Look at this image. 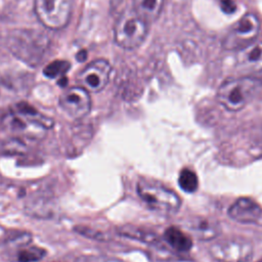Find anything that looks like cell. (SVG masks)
I'll return each instance as SVG.
<instances>
[{
  "mask_svg": "<svg viewBox=\"0 0 262 262\" xmlns=\"http://www.w3.org/2000/svg\"><path fill=\"white\" fill-rule=\"evenodd\" d=\"M262 80L255 77H241L227 80L220 85L216 98L229 112H238L249 104L261 91Z\"/></svg>",
  "mask_w": 262,
  "mask_h": 262,
  "instance_id": "6da1fadb",
  "label": "cell"
},
{
  "mask_svg": "<svg viewBox=\"0 0 262 262\" xmlns=\"http://www.w3.org/2000/svg\"><path fill=\"white\" fill-rule=\"evenodd\" d=\"M136 190L142 203L149 210L162 216H174L180 210V196L174 190L154 179L141 178L137 182Z\"/></svg>",
  "mask_w": 262,
  "mask_h": 262,
  "instance_id": "7a4b0ae2",
  "label": "cell"
},
{
  "mask_svg": "<svg viewBox=\"0 0 262 262\" xmlns=\"http://www.w3.org/2000/svg\"><path fill=\"white\" fill-rule=\"evenodd\" d=\"M147 34V24L133 10H126L114 28L116 43L124 49H135L142 44Z\"/></svg>",
  "mask_w": 262,
  "mask_h": 262,
  "instance_id": "3957f363",
  "label": "cell"
},
{
  "mask_svg": "<svg viewBox=\"0 0 262 262\" xmlns=\"http://www.w3.org/2000/svg\"><path fill=\"white\" fill-rule=\"evenodd\" d=\"M208 251L216 262H251L254 256L252 242L241 236L217 239L210 244Z\"/></svg>",
  "mask_w": 262,
  "mask_h": 262,
  "instance_id": "277c9868",
  "label": "cell"
},
{
  "mask_svg": "<svg viewBox=\"0 0 262 262\" xmlns=\"http://www.w3.org/2000/svg\"><path fill=\"white\" fill-rule=\"evenodd\" d=\"M34 7L42 25L52 30L63 28L71 17V0H35Z\"/></svg>",
  "mask_w": 262,
  "mask_h": 262,
  "instance_id": "5b68a950",
  "label": "cell"
},
{
  "mask_svg": "<svg viewBox=\"0 0 262 262\" xmlns=\"http://www.w3.org/2000/svg\"><path fill=\"white\" fill-rule=\"evenodd\" d=\"M260 31L259 18L254 13L245 14L228 32L223 46L227 50H239L253 43Z\"/></svg>",
  "mask_w": 262,
  "mask_h": 262,
  "instance_id": "8992f818",
  "label": "cell"
},
{
  "mask_svg": "<svg viewBox=\"0 0 262 262\" xmlns=\"http://www.w3.org/2000/svg\"><path fill=\"white\" fill-rule=\"evenodd\" d=\"M111 72L112 67L106 60L96 59L79 74L78 81L88 92H99L108 83Z\"/></svg>",
  "mask_w": 262,
  "mask_h": 262,
  "instance_id": "52a82bcc",
  "label": "cell"
},
{
  "mask_svg": "<svg viewBox=\"0 0 262 262\" xmlns=\"http://www.w3.org/2000/svg\"><path fill=\"white\" fill-rule=\"evenodd\" d=\"M59 105L73 119H82L91 110V98L83 87H71L60 95Z\"/></svg>",
  "mask_w": 262,
  "mask_h": 262,
  "instance_id": "ba28073f",
  "label": "cell"
},
{
  "mask_svg": "<svg viewBox=\"0 0 262 262\" xmlns=\"http://www.w3.org/2000/svg\"><path fill=\"white\" fill-rule=\"evenodd\" d=\"M2 125L15 135L32 139H41L46 133V129L44 127L16 112L6 114L2 119Z\"/></svg>",
  "mask_w": 262,
  "mask_h": 262,
  "instance_id": "9c48e42d",
  "label": "cell"
},
{
  "mask_svg": "<svg viewBox=\"0 0 262 262\" xmlns=\"http://www.w3.org/2000/svg\"><path fill=\"white\" fill-rule=\"evenodd\" d=\"M230 219L243 224L257 223L262 217V207L253 199L238 198L228 209Z\"/></svg>",
  "mask_w": 262,
  "mask_h": 262,
  "instance_id": "30bf717a",
  "label": "cell"
},
{
  "mask_svg": "<svg viewBox=\"0 0 262 262\" xmlns=\"http://www.w3.org/2000/svg\"><path fill=\"white\" fill-rule=\"evenodd\" d=\"M236 63L241 70L256 72L262 70V42L254 41L237 50Z\"/></svg>",
  "mask_w": 262,
  "mask_h": 262,
  "instance_id": "8fae6325",
  "label": "cell"
},
{
  "mask_svg": "<svg viewBox=\"0 0 262 262\" xmlns=\"http://www.w3.org/2000/svg\"><path fill=\"white\" fill-rule=\"evenodd\" d=\"M187 227L198 239L202 241H213L218 236L220 232V226L218 222L211 218H193L188 222Z\"/></svg>",
  "mask_w": 262,
  "mask_h": 262,
  "instance_id": "7c38bea8",
  "label": "cell"
},
{
  "mask_svg": "<svg viewBox=\"0 0 262 262\" xmlns=\"http://www.w3.org/2000/svg\"><path fill=\"white\" fill-rule=\"evenodd\" d=\"M118 233L122 236L139 241L141 243L150 245V246H162L161 238L152 231H149L145 228L132 226V225H124L118 228Z\"/></svg>",
  "mask_w": 262,
  "mask_h": 262,
  "instance_id": "4fadbf2b",
  "label": "cell"
},
{
  "mask_svg": "<svg viewBox=\"0 0 262 262\" xmlns=\"http://www.w3.org/2000/svg\"><path fill=\"white\" fill-rule=\"evenodd\" d=\"M164 0H134V11L146 23L155 21L163 7Z\"/></svg>",
  "mask_w": 262,
  "mask_h": 262,
  "instance_id": "5bb4252c",
  "label": "cell"
},
{
  "mask_svg": "<svg viewBox=\"0 0 262 262\" xmlns=\"http://www.w3.org/2000/svg\"><path fill=\"white\" fill-rule=\"evenodd\" d=\"M164 241L178 252H187L192 247L191 238L175 226L168 227L164 232Z\"/></svg>",
  "mask_w": 262,
  "mask_h": 262,
  "instance_id": "9a60e30c",
  "label": "cell"
},
{
  "mask_svg": "<svg viewBox=\"0 0 262 262\" xmlns=\"http://www.w3.org/2000/svg\"><path fill=\"white\" fill-rule=\"evenodd\" d=\"M14 112L20 114L21 116L28 118L29 120H31L33 122H36L37 124L44 127L46 130L52 128V126H53V121L50 118L39 113L36 108H34L32 105L28 104L27 102H20V103L16 104Z\"/></svg>",
  "mask_w": 262,
  "mask_h": 262,
  "instance_id": "2e32d148",
  "label": "cell"
},
{
  "mask_svg": "<svg viewBox=\"0 0 262 262\" xmlns=\"http://www.w3.org/2000/svg\"><path fill=\"white\" fill-rule=\"evenodd\" d=\"M28 150L27 144L17 137H8L0 139V155L19 156Z\"/></svg>",
  "mask_w": 262,
  "mask_h": 262,
  "instance_id": "e0dca14e",
  "label": "cell"
},
{
  "mask_svg": "<svg viewBox=\"0 0 262 262\" xmlns=\"http://www.w3.org/2000/svg\"><path fill=\"white\" fill-rule=\"evenodd\" d=\"M178 184L183 191L192 193L196 191L199 187V179L194 171L188 168H183L178 176Z\"/></svg>",
  "mask_w": 262,
  "mask_h": 262,
  "instance_id": "ac0fdd59",
  "label": "cell"
},
{
  "mask_svg": "<svg viewBox=\"0 0 262 262\" xmlns=\"http://www.w3.org/2000/svg\"><path fill=\"white\" fill-rule=\"evenodd\" d=\"M46 255V251L39 247H27L25 246L17 254L18 262H37L43 259Z\"/></svg>",
  "mask_w": 262,
  "mask_h": 262,
  "instance_id": "d6986e66",
  "label": "cell"
},
{
  "mask_svg": "<svg viewBox=\"0 0 262 262\" xmlns=\"http://www.w3.org/2000/svg\"><path fill=\"white\" fill-rule=\"evenodd\" d=\"M70 69V63L64 60H55L49 63L44 69V75L49 78H55L59 75H63Z\"/></svg>",
  "mask_w": 262,
  "mask_h": 262,
  "instance_id": "ffe728a7",
  "label": "cell"
},
{
  "mask_svg": "<svg viewBox=\"0 0 262 262\" xmlns=\"http://www.w3.org/2000/svg\"><path fill=\"white\" fill-rule=\"evenodd\" d=\"M219 5L222 11L227 14H231L236 10V5L233 0H219Z\"/></svg>",
  "mask_w": 262,
  "mask_h": 262,
  "instance_id": "44dd1931",
  "label": "cell"
},
{
  "mask_svg": "<svg viewBox=\"0 0 262 262\" xmlns=\"http://www.w3.org/2000/svg\"><path fill=\"white\" fill-rule=\"evenodd\" d=\"M89 262H123L121 260L112 259V258H94L89 260Z\"/></svg>",
  "mask_w": 262,
  "mask_h": 262,
  "instance_id": "7402d4cb",
  "label": "cell"
},
{
  "mask_svg": "<svg viewBox=\"0 0 262 262\" xmlns=\"http://www.w3.org/2000/svg\"><path fill=\"white\" fill-rule=\"evenodd\" d=\"M257 262H262V259H260L259 261H257Z\"/></svg>",
  "mask_w": 262,
  "mask_h": 262,
  "instance_id": "603a6c76",
  "label": "cell"
}]
</instances>
